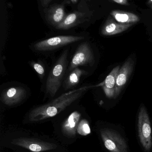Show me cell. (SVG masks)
<instances>
[{"label": "cell", "instance_id": "obj_1", "mask_svg": "<svg viewBox=\"0 0 152 152\" xmlns=\"http://www.w3.org/2000/svg\"><path fill=\"white\" fill-rule=\"evenodd\" d=\"M87 89V87H84L64 93L46 104L34 108L30 112L29 120L38 121L56 116L80 98Z\"/></svg>", "mask_w": 152, "mask_h": 152}, {"label": "cell", "instance_id": "obj_2", "mask_svg": "<svg viewBox=\"0 0 152 152\" xmlns=\"http://www.w3.org/2000/svg\"><path fill=\"white\" fill-rule=\"evenodd\" d=\"M68 49L63 51L55 63L49 74L46 81V94L54 97L62 85L63 79L67 68Z\"/></svg>", "mask_w": 152, "mask_h": 152}, {"label": "cell", "instance_id": "obj_3", "mask_svg": "<svg viewBox=\"0 0 152 152\" xmlns=\"http://www.w3.org/2000/svg\"><path fill=\"white\" fill-rule=\"evenodd\" d=\"M138 132L142 146L146 152H149L152 147L151 123L147 111L144 106L140 107L138 115Z\"/></svg>", "mask_w": 152, "mask_h": 152}, {"label": "cell", "instance_id": "obj_4", "mask_svg": "<svg viewBox=\"0 0 152 152\" xmlns=\"http://www.w3.org/2000/svg\"><path fill=\"white\" fill-rule=\"evenodd\" d=\"M84 39L82 36L60 35L38 42L34 45L33 48L38 51H50L80 41Z\"/></svg>", "mask_w": 152, "mask_h": 152}, {"label": "cell", "instance_id": "obj_5", "mask_svg": "<svg viewBox=\"0 0 152 152\" xmlns=\"http://www.w3.org/2000/svg\"><path fill=\"white\" fill-rule=\"evenodd\" d=\"M100 133L104 145L109 152H129L126 141L117 131L104 128Z\"/></svg>", "mask_w": 152, "mask_h": 152}, {"label": "cell", "instance_id": "obj_6", "mask_svg": "<svg viewBox=\"0 0 152 152\" xmlns=\"http://www.w3.org/2000/svg\"><path fill=\"white\" fill-rule=\"evenodd\" d=\"M94 56L93 51L88 42H85L78 46L70 62L68 71L71 72L76 67L93 64Z\"/></svg>", "mask_w": 152, "mask_h": 152}, {"label": "cell", "instance_id": "obj_7", "mask_svg": "<svg viewBox=\"0 0 152 152\" xmlns=\"http://www.w3.org/2000/svg\"><path fill=\"white\" fill-rule=\"evenodd\" d=\"M13 145L23 148L32 152H42L56 149V144L33 138H19L12 140Z\"/></svg>", "mask_w": 152, "mask_h": 152}, {"label": "cell", "instance_id": "obj_8", "mask_svg": "<svg viewBox=\"0 0 152 152\" xmlns=\"http://www.w3.org/2000/svg\"><path fill=\"white\" fill-rule=\"evenodd\" d=\"M90 16V13L83 11H74L66 15L63 22L56 28L58 30H68L86 22Z\"/></svg>", "mask_w": 152, "mask_h": 152}, {"label": "cell", "instance_id": "obj_9", "mask_svg": "<svg viewBox=\"0 0 152 152\" xmlns=\"http://www.w3.org/2000/svg\"><path fill=\"white\" fill-rule=\"evenodd\" d=\"M44 13L46 20L55 27L63 22L66 15L64 3L50 5L48 7L44 9Z\"/></svg>", "mask_w": 152, "mask_h": 152}, {"label": "cell", "instance_id": "obj_10", "mask_svg": "<svg viewBox=\"0 0 152 152\" xmlns=\"http://www.w3.org/2000/svg\"><path fill=\"white\" fill-rule=\"evenodd\" d=\"M134 61L132 58H129L121 67L116 78L114 98H116L126 84L130 75L133 70Z\"/></svg>", "mask_w": 152, "mask_h": 152}, {"label": "cell", "instance_id": "obj_11", "mask_svg": "<svg viewBox=\"0 0 152 152\" xmlns=\"http://www.w3.org/2000/svg\"><path fill=\"white\" fill-rule=\"evenodd\" d=\"M26 95V91L23 87H12L3 91L1 100L7 105H15L21 102Z\"/></svg>", "mask_w": 152, "mask_h": 152}, {"label": "cell", "instance_id": "obj_12", "mask_svg": "<svg viewBox=\"0 0 152 152\" xmlns=\"http://www.w3.org/2000/svg\"><path fill=\"white\" fill-rule=\"evenodd\" d=\"M80 117L81 114L78 111L73 112L68 116L62 125V132L64 135L70 137L75 136Z\"/></svg>", "mask_w": 152, "mask_h": 152}, {"label": "cell", "instance_id": "obj_13", "mask_svg": "<svg viewBox=\"0 0 152 152\" xmlns=\"http://www.w3.org/2000/svg\"><path fill=\"white\" fill-rule=\"evenodd\" d=\"M133 25L117 23L113 18L109 17L102 27L101 33L105 36L115 35L126 31Z\"/></svg>", "mask_w": 152, "mask_h": 152}, {"label": "cell", "instance_id": "obj_14", "mask_svg": "<svg viewBox=\"0 0 152 152\" xmlns=\"http://www.w3.org/2000/svg\"><path fill=\"white\" fill-rule=\"evenodd\" d=\"M120 69V66H117L115 67L107 75L104 81L100 84L103 87L106 96L109 98L114 97L116 78Z\"/></svg>", "mask_w": 152, "mask_h": 152}, {"label": "cell", "instance_id": "obj_15", "mask_svg": "<svg viewBox=\"0 0 152 152\" xmlns=\"http://www.w3.org/2000/svg\"><path fill=\"white\" fill-rule=\"evenodd\" d=\"M87 71L80 69L79 67L75 68L70 72V74L64 82V88L66 90L76 87L80 82L81 78L87 75Z\"/></svg>", "mask_w": 152, "mask_h": 152}, {"label": "cell", "instance_id": "obj_16", "mask_svg": "<svg viewBox=\"0 0 152 152\" xmlns=\"http://www.w3.org/2000/svg\"><path fill=\"white\" fill-rule=\"evenodd\" d=\"M111 15L115 21L121 23L133 24L140 20L139 17L135 14L122 10H113Z\"/></svg>", "mask_w": 152, "mask_h": 152}, {"label": "cell", "instance_id": "obj_17", "mask_svg": "<svg viewBox=\"0 0 152 152\" xmlns=\"http://www.w3.org/2000/svg\"><path fill=\"white\" fill-rule=\"evenodd\" d=\"M77 132L82 136H87L91 133L90 127L87 120L83 119L80 121L77 128Z\"/></svg>", "mask_w": 152, "mask_h": 152}, {"label": "cell", "instance_id": "obj_18", "mask_svg": "<svg viewBox=\"0 0 152 152\" xmlns=\"http://www.w3.org/2000/svg\"><path fill=\"white\" fill-rule=\"evenodd\" d=\"M31 65L41 79L44 78L45 75V68L39 62H32Z\"/></svg>", "mask_w": 152, "mask_h": 152}, {"label": "cell", "instance_id": "obj_19", "mask_svg": "<svg viewBox=\"0 0 152 152\" xmlns=\"http://www.w3.org/2000/svg\"><path fill=\"white\" fill-rule=\"evenodd\" d=\"M40 2L42 6L45 9L49 7V4H50V2H52V1L51 0H42Z\"/></svg>", "mask_w": 152, "mask_h": 152}, {"label": "cell", "instance_id": "obj_20", "mask_svg": "<svg viewBox=\"0 0 152 152\" xmlns=\"http://www.w3.org/2000/svg\"><path fill=\"white\" fill-rule=\"evenodd\" d=\"M112 1L120 5H125V6H128L129 5V3H128L127 0H113Z\"/></svg>", "mask_w": 152, "mask_h": 152}, {"label": "cell", "instance_id": "obj_21", "mask_svg": "<svg viewBox=\"0 0 152 152\" xmlns=\"http://www.w3.org/2000/svg\"><path fill=\"white\" fill-rule=\"evenodd\" d=\"M147 5H148V7L152 9V0H150L149 1L147 2Z\"/></svg>", "mask_w": 152, "mask_h": 152}, {"label": "cell", "instance_id": "obj_22", "mask_svg": "<svg viewBox=\"0 0 152 152\" xmlns=\"http://www.w3.org/2000/svg\"><path fill=\"white\" fill-rule=\"evenodd\" d=\"M70 2H71V4H76L77 2H79V1L77 0H72V1H70Z\"/></svg>", "mask_w": 152, "mask_h": 152}]
</instances>
